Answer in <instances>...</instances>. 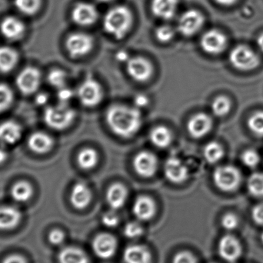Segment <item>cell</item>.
I'll return each instance as SVG.
<instances>
[{"mask_svg":"<svg viewBox=\"0 0 263 263\" xmlns=\"http://www.w3.org/2000/svg\"><path fill=\"white\" fill-rule=\"evenodd\" d=\"M106 120L111 130L117 136L129 138L140 129L142 117L136 107L124 105H114L107 109Z\"/></svg>","mask_w":263,"mask_h":263,"instance_id":"obj_1","label":"cell"},{"mask_svg":"<svg viewBox=\"0 0 263 263\" xmlns=\"http://www.w3.org/2000/svg\"><path fill=\"white\" fill-rule=\"evenodd\" d=\"M133 15L126 6H117L109 9L103 18V28L117 40H122L127 35L133 25Z\"/></svg>","mask_w":263,"mask_h":263,"instance_id":"obj_2","label":"cell"},{"mask_svg":"<svg viewBox=\"0 0 263 263\" xmlns=\"http://www.w3.org/2000/svg\"><path fill=\"white\" fill-rule=\"evenodd\" d=\"M75 110L69 104L59 103L55 106L46 107L43 114L45 123L51 129L57 131L67 129L76 119Z\"/></svg>","mask_w":263,"mask_h":263,"instance_id":"obj_3","label":"cell"},{"mask_svg":"<svg viewBox=\"0 0 263 263\" xmlns=\"http://www.w3.org/2000/svg\"><path fill=\"white\" fill-rule=\"evenodd\" d=\"M213 182L216 186L224 193H233L240 186L242 174L233 165H222L215 170Z\"/></svg>","mask_w":263,"mask_h":263,"instance_id":"obj_4","label":"cell"},{"mask_svg":"<svg viewBox=\"0 0 263 263\" xmlns=\"http://www.w3.org/2000/svg\"><path fill=\"white\" fill-rule=\"evenodd\" d=\"M229 59L233 67L242 72L254 70L260 64V59L257 54L253 49L243 45L235 47L230 52Z\"/></svg>","mask_w":263,"mask_h":263,"instance_id":"obj_5","label":"cell"},{"mask_svg":"<svg viewBox=\"0 0 263 263\" xmlns=\"http://www.w3.org/2000/svg\"><path fill=\"white\" fill-rule=\"evenodd\" d=\"M41 72L37 68L28 66L24 68L15 79V84L23 95L29 96L37 92L41 84Z\"/></svg>","mask_w":263,"mask_h":263,"instance_id":"obj_6","label":"cell"},{"mask_svg":"<svg viewBox=\"0 0 263 263\" xmlns=\"http://www.w3.org/2000/svg\"><path fill=\"white\" fill-rule=\"evenodd\" d=\"M79 100L86 107H94L103 100V90L97 80L87 78L79 86L77 91Z\"/></svg>","mask_w":263,"mask_h":263,"instance_id":"obj_7","label":"cell"},{"mask_svg":"<svg viewBox=\"0 0 263 263\" xmlns=\"http://www.w3.org/2000/svg\"><path fill=\"white\" fill-rule=\"evenodd\" d=\"M93 46L92 36L83 32H75L66 39V48L72 58H81L88 55Z\"/></svg>","mask_w":263,"mask_h":263,"instance_id":"obj_8","label":"cell"},{"mask_svg":"<svg viewBox=\"0 0 263 263\" xmlns=\"http://www.w3.org/2000/svg\"><path fill=\"white\" fill-rule=\"evenodd\" d=\"M218 253L223 260L233 263L240 259L243 253V247L240 240L236 236L226 235L219 240Z\"/></svg>","mask_w":263,"mask_h":263,"instance_id":"obj_9","label":"cell"},{"mask_svg":"<svg viewBox=\"0 0 263 263\" xmlns=\"http://www.w3.org/2000/svg\"><path fill=\"white\" fill-rule=\"evenodd\" d=\"M204 17L199 11L190 9L181 15L178 20V31L185 36L197 33L203 26Z\"/></svg>","mask_w":263,"mask_h":263,"instance_id":"obj_10","label":"cell"},{"mask_svg":"<svg viewBox=\"0 0 263 263\" xmlns=\"http://www.w3.org/2000/svg\"><path fill=\"white\" fill-rule=\"evenodd\" d=\"M200 44L201 47L206 53L219 55L227 49V38L220 31L211 29L203 34Z\"/></svg>","mask_w":263,"mask_h":263,"instance_id":"obj_11","label":"cell"},{"mask_svg":"<svg viewBox=\"0 0 263 263\" xmlns=\"http://www.w3.org/2000/svg\"><path fill=\"white\" fill-rule=\"evenodd\" d=\"M92 247L94 253L99 258L108 259L112 258L117 253L118 242L112 235L101 233L94 238Z\"/></svg>","mask_w":263,"mask_h":263,"instance_id":"obj_12","label":"cell"},{"mask_svg":"<svg viewBox=\"0 0 263 263\" xmlns=\"http://www.w3.org/2000/svg\"><path fill=\"white\" fill-rule=\"evenodd\" d=\"M126 64L128 74L135 81L139 83L146 82L153 75V66L149 61L142 57L130 58Z\"/></svg>","mask_w":263,"mask_h":263,"instance_id":"obj_13","label":"cell"},{"mask_svg":"<svg viewBox=\"0 0 263 263\" xmlns=\"http://www.w3.org/2000/svg\"><path fill=\"white\" fill-rule=\"evenodd\" d=\"M133 166L137 174L142 177H152L158 168L157 158L150 152H140L135 156Z\"/></svg>","mask_w":263,"mask_h":263,"instance_id":"obj_14","label":"cell"},{"mask_svg":"<svg viewBox=\"0 0 263 263\" xmlns=\"http://www.w3.org/2000/svg\"><path fill=\"white\" fill-rule=\"evenodd\" d=\"M165 177L173 183L180 184L187 180L189 170L184 162L176 156L167 159L164 167Z\"/></svg>","mask_w":263,"mask_h":263,"instance_id":"obj_15","label":"cell"},{"mask_svg":"<svg viewBox=\"0 0 263 263\" xmlns=\"http://www.w3.org/2000/svg\"><path fill=\"white\" fill-rule=\"evenodd\" d=\"M98 15L97 8L90 3H79L72 11V20L79 26H91L97 22Z\"/></svg>","mask_w":263,"mask_h":263,"instance_id":"obj_16","label":"cell"},{"mask_svg":"<svg viewBox=\"0 0 263 263\" xmlns=\"http://www.w3.org/2000/svg\"><path fill=\"white\" fill-rule=\"evenodd\" d=\"M213 128V120L205 114H197L193 116L187 124V129L190 136L196 139L206 136Z\"/></svg>","mask_w":263,"mask_h":263,"instance_id":"obj_17","label":"cell"},{"mask_svg":"<svg viewBox=\"0 0 263 263\" xmlns=\"http://www.w3.org/2000/svg\"><path fill=\"white\" fill-rule=\"evenodd\" d=\"M0 32L7 40L16 41L24 35L26 26L24 23L16 17H6L0 24Z\"/></svg>","mask_w":263,"mask_h":263,"instance_id":"obj_18","label":"cell"},{"mask_svg":"<svg viewBox=\"0 0 263 263\" xmlns=\"http://www.w3.org/2000/svg\"><path fill=\"white\" fill-rule=\"evenodd\" d=\"M27 145L32 153L45 155L53 148V139L44 132H35L29 136Z\"/></svg>","mask_w":263,"mask_h":263,"instance_id":"obj_19","label":"cell"},{"mask_svg":"<svg viewBox=\"0 0 263 263\" xmlns=\"http://www.w3.org/2000/svg\"><path fill=\"white\" fill-rule=\"evenodd\" d=\"M133 213L138 220H150L156 215V202L148 196H139L133 204Z\"/></svg>","mask_w":263,"mask_h":263,"instance_id":"obj_20","label":"cell"},{"mask_svg":"<svg viewBox=\"0 0 263 263\" xmlns=\"http://www.w3.org/2000/svg\"><path fill=\"white\" fill-rule=\"evenodd\" d=\"M22 213L18 209L10 205L0 206V230L9 231L16 228L22 220Z\"/></svg>","mask_w":263,"mask_h":263,"instance_id":"obj_21","label":"cell"},{"mask_svg":"<svg viewBox=\"0 0 263 263\" xmlns=\"http://www.w3.org/2000/svg\"><path fill=\"white\" fill-rule=\"evenodd\" d=\"M23 135V129L18 123L12 120L0 123V142L5 145L17 143Z\"/></svg>","mask_w":263,"mask_h":263,"instance_id":"obj_22","label":"cell"},{"mask_svg":"<svg viewBox=\"0 0 263 263\" xmlns=\"http://www.w3.org/2000/svg\"><path fill=\"white\" fill-rule=\"evenodd\" d=\"M92 193L86 184L78 182L72 187L70 194V202L77 210H84L90 203Z\"/></svg>","mask_w":263,"mask_h":263,"instance_id":"obj_23","label":"cell"},{"mask_svg":"<svg viewBox=\"0 0 263 263\" xmlns=\"http://www.w3.org/2000/svg\"><path fill=\"white\" fill-rule=\"evenodd\" d=\"M123 259L126 263H152V253L145 246L131 245L125 249Z\"/></svg>","mask_w":263,"mask_h":263,"instance_id":"obj_24","label":"cell"},{"mask_svg":"<svg viewBox=\"0 0 263 263\" xmlns=\"http://www.w3.org/2000/svg\"><path fill=\"white\" fill-rule=\"evenodd\" d=\"M178 4L179 0H152V12L158 18L170 20L176 14Z\"/></svg>","mask_w":263,"mask_h":263,"instance_id":"obj_25","label":"cell"},{"mask_svg":"<svg viewBox=\"0 0 263 263\" xmlns=\"http://www.w3.org/2000/svg\"><path fill=\"white\" fill-rule=\"evenodd\" d=\"M127 190L120 183L111 185L106 193V200L109 206L114 210H120L124 206L127 200Z\"/></svg>","mask_w":263,"mask_h":263,"instance_id":"obj_26","label":"cell"},{"mask_svg":"<svg viewBox=\"0 0 263 263\" xmlns=\"http://www.w3.org/2000/svg\"><path fill=\"white\" fill-rule=\"evenodd\" d=\"M59 263H89L87 255L81 249L65 247L58 255Z\"/></svg>","mask_w":263,"mask_h":263,"instance_id":"obj_27","label":"cell"},{"mask_svg":"<svg viewBox=\"0 0 263 263\" xmlns=\"http://www.w3.org/2000/svg\"><path fill=\"white\" fill-rule=\"evenodd\" d=\"M18 62V54L9 46L0 47V72L8 73L15 69Z\"/></svg>","mask_w":263,"mask_h":263,"instance_id":"obj_28","label":"cell"},{"mask_svg":"<svg viewBox=\"0 0 263 263\" xmlns=\"http://www.w3.org/2000/svg\"><path fill=\"white\" fill-rule=\"evenodd\" d=\"M10 194L15 202H26L30 200L33 196V187L27 181H18L12 185Z\"/></svg>","mask_w":263,"mask_h":263,"instance_id":"obj_29","label":"cell"},{"mask_svg":"<svg viewBox=\"0 0 263 263\" xmlns=\"http://www.w3.org/2000/svg\"><path fill=\"white\" fill-rule=\"evenodd\" d=\"M149 139L152 143L158 148H164L171 143L173 136L171 132L165 126H156L150 132Z\"/></svg>","mask_w":263,"mask_h":263,"instance_id":"obj_30","label":"cell"},{"mask_svg":"<svg viewBox=\"0 0 263 263\" xmlns=\"http://www.w3.org/2000/svg\"><path fill=\"white\" fill-rule=\"evenodd\" d=\"M98 153L92 148H83L77 156L79 166L85 170L93 168L98 163Z\"/></svg>","mask_w":263,"mask_h":263,"instance_id":"obj_31","label":"cell"},{"mask_svg":"<svg viewBox=\"0 0 263 263\" xmlns=\"http://www.w3.org/2000/svg\"><path fill=\"white\" fill-rule=\"evenodd\" d=\"M225 151L220 143L216 141L209 142L203 150L205 160L210 164L217 163L223 158Z\"/></svg>","mask_w":263,"mask_h":263,"instance_id":"obj_32","label":"cell"},{"mask_svg":"<svg viewBox=\"0 0 263 263\" xmlns=\"http://www.w3.org/2000/svg\"><path fill=\"white\" fill-rule=\"evenodd\" d=\"M247 190L253 197L263 199V173H255L249 177Z\"/></svg>","mask_w":263,"mask_h":263,"instance_id":"obj_33","label":"cell"},{"mask_svg":"<svg viewBox=\"0 0 263 263\" xmlns=\"http://www.w3.org/2000/svg\"><path fill=\"white\" fill-rule=\"evenodd\" d=\"M213 114L218 117H224L230 114L232 109V103L228 97L220 96L213 100L211 106Z\"/></svg>","mask_w":263,"mask_h":263,"instance_id":"obj_34","label":"cell"},{"mask_svg":"<svg viewBox=\"0 0 263 263\" xmlns=\"http://www.w3.org/2000/svg\"><path fill=\"white\" fill-rule=\"evenodd\" d=\"M47 80L51 86L60 89L66 86L67 75L63 69L55 68V69H52L49 71L47 76Z\"/></svg>","mask_w":263,"mask_h":263,"instance_id":"obj_35","label":"cell"},{"mask_svg":"<svg viewBox=\"0 0 263 263\" xmlns=\"http://www.w3.org/2000/svg\"><path fill=\"white\" fill-rule=\"evenodd\" d=\"M247 126L252 133L257 137H263V111H256L250 116Z\"/></svg>","mask_w":263,"mask_h":263,"instance_id":"obj_36","label":"cell"},{"mask_svg":"<svg viewBox=\"0 0 263 263\" xmlns=\"http://www.w3.org/2000/svg\"><path fill=\"white\" fill-rule=\"evenodd\" d=\"M15 7L25 15H32L40 10L41 0H15Z\"/></svg>","mask_w":263,"mask_h":263,"instance_id":"obj_37","label":"cell"},{"mask_svg":"<svg viewBox=\"0 0 263 263\" xmlns=\"http://www.w3.org/2000/svg\"><path fill=\"white\" fill-rule=\"evenodd\" d=\"M14 102V94L7 85L0 83V114L7 111Z\"/></svg>","mask_w":263,"mask_h":263,"instance_id":"obj_38","label":"cell"},{"mask_svg":"<svg viewBox=\"0 0 263 263\" xmlns=\"http://www.w3.org/2000/svg\"><path fill=\"white\" fill-rule=\"evenodd\" d=\"M241 160H242V164L247 168H254L260 162V156L256 150L249 148L242 153V156H241Z\"/></svg>","mask_w":263,"mask_h":263,"instance_id":"obj_39","label":"cell"},{"mask_svg":"<svg viewBox=\"0 0 263 263\" xmlns=\"http://www.w3.org/2000/svg\"><path fill=\"white\" fill-rule=\"evenodd\" d=\"M156 39L161 43H168L173 40L175 35V30L172 26L168 25H162L156 29Z\"/></svg>","mask_w":263,"mask_h":263,"instance_id":"obj_40","label":"cell"},{"mask_svg":"<svg viewBox=\"0 0 263 263\" xmlns=\"http://www.w3.org/2000/svg\"><path fill=\"white\" fill-rule=\"evenodd\" d=\"M239 219L237 215L233 213H228L222 216L221 219V225L224 230L227 231H233L239 226Z\"/></svg>","mask_w":263,"mask_h":263,"instance_id":"obj_41","label":"cell"},{"mask_svg":"<svg viewBox=\"0 0 263 263\" xmlns=\"http://www.w3.org/2000/svg\"><path fill=\"white\" fill-rule=\"evenodd\" d=\"M123 233L129 239H137L143 233V228L139 222H129L125 226Z\"/></svg>","mask_w":263,"mask_h":263,"instance_id":"obj_42","label":"cell"},{"mask_svg":"<svg viewBox=\"0 0 263 263\" xmlns=\"http://www.w3.org/2000/svg\"><path fill=\"white\" fill-rule=\"evenodd\" d=\"M102 222L108 228H115L120 223V217L115 210H112V211L106 212L103 214Z\"/></svg>","mask_w":263,"mask_h":263,"instance_id":"obj_43","label":"cell"},{"mask_svg":"<svg viewBox=\"0 0 263 263\" xmlns=\"http://www.w3.org/2000/svg\"><path fill=\"white\" fill-rule=\"evenodd\" d=\"M173 263H198L196 258L187 251L178 253L173 258Z\"/></svg>","mask_w":263,"mask_h":263,"instance_id":"obj_44","label":"cell"},{"mask_svg":"<svg viewBox=\"0 0 263 263\" xmlns=\"http://www.w3.org/2000/svg\"><path fill=\"white\" fill-rule=\"evenodd\" d=\"M73 96V91L68 88L67 86L58 89V92H57V99H58L59 102L60 103H65V104H69V102L72 100Z\"/></svg>","mask_w":263,"mask_h":263,"instance_id":"obj_45","label":"cell"},{"mask_svg":"<svg viewBox=\"0 0 263 263\" xmlns=\"http://www.w3.org/2000/svg\"><path fill=\"white\" fill-rule=\"evenodd\" d=\"M252 219L256 225L263 227V202L257 204L251 211Z\"/></svg>","mask_w":263,"mask_h":263,"instance_id":"obj_46","label":"cell"},{"mask_svg":"<svg viewBox=\"0 0 263 263\" xmlns=\"http://www.w3.org/2000/svg\"><path fill=\"white\" fill-rule=\"evenodd\" d=\"M48 239L52 245L60 246L64 242L65 234L62 230H53L49 233Z\"/></svg>","mask_w":263,"mask_h":263,"instance_id":"obj_47","label":"cell"},{"mask_svg":"<svg viewBox=\"0 0 263 263\" xmlns=\"http://www.w3.org/2000/svg\"><path fill=\"white\" fill-rule=\"evenodd\" d=\"M134 104L137 109L145 107L148 104V99L144 94H138L134 98Z\"/></svg>","mask_w":263,"mask_h":263,"instance_id":"obj_48","label":"cell"},{"mask_svg":"<svg viewBox=\"0 0 263 263\" xmlns=\"http://www.w3.org/2000/svg\"><path fill=\"white\" fill-rule=\"evenodd\" d=\"M2 263H27L23 256L18 254H12L6 256Z\"/></svg>","mask_w":263,"mask_h":263,"instance_id":"obj_49","label":"cell"},{"mask_svg":"<svg viewBox=\"0 0 263 263\" xmlns=\"http://www.w3.org/2000/svg\"><path fill=\"white\" fill-rule=\"evenodd\" d=\"M49 101V95L46 92H39L35 98L36 105L40 106H45Z\"/></svg>","mask_w":263,"mask_h":263,"instance_id":"obj_50","label":"cell"},{"mask_svg":"<svg viewBox=\"0 0 263 263\" xmlns=\"http://www.w3.org/2000/svg\"><path fill=\"white\" fill-rule=\"evenodd\" d=\"M117 59L118 61L122 62V63H127L130 58H129L127 52L125 51H120L117 54Z\"/></svg>","mask_w":263,"mask_h":263,"instance_id":"obj_51","label":"cell"},{"mask_svg":"<svg viewBox=\"0 0 263 263\" xmlns=\"http://www.w3.org/2000/svg\"><path fill=\"white\" fill-rule=\"evenodd\" d=\"M8 159V153L4 148H0V165L4 163Z\"/></svg>","mask_w":263,"mask_h":263,"instance_id":"obj_52","label":"cell"},{"mask_svg":"<svg viewBox=\"0 0 263 263\" xmlns=\"http://www.w3.org/2000/svg\"><path fill=\"white\" fill-rule=\"evenodd\" d=\"M215 1L222 6H229L235 4L238 0H215Z\"/></svg>","mask_w":263,"mask_h":263,"instance_id":"obj_53","label":"cell"},{"mask_svg":"<svg viewBox=\"0 0 263 263\" xmlns=\"http://www.w3.org/2000/svg\"><path fill=\"white\" fill-rule=\"evenodd\" d=\"M257 46L261 52H263V33L261 34L257 39Z\"/></svg>","mask_w":263,"mask_h":263,"instance_id":"obj_54","label":"cell"},{"mask_svg":"<svg viewBox=\"0 0 263 263\" xmlns=\"http://www.w3.org/2000/svg\"><path fill=\"white\" fill-rule=\"evenodd\" d=\"M99 2H102V3H109V2L112 1V0H97Z\"/></svg>","mask_w":263,"mask_h":263,"instance_id":"obj_55","label":"cell"},{"mask_svg":"<svg viewBox=\"0 0 263 263\" xmlns=\"http://www.w3.org/2000/svg\"><path fill=\"white\" fill-rule=\"evenodd\" d=\"M260 240H261V242H262V244L263 245V231H262V233H261V235H260Z\"/></svg>","mask_w":263,"mask_h":263,"instance_id":"obj_56","label":"cell"},{"mask_svg":"<svg viewBox=\"0 0 263 263\" xmlns=\"http://www.w3.org/2000/svg\"><path fill=\"white\" fill-rule=\"evenodd\" d=\"M213 263H215V262H213Z\"/></svg>","mask_w":263,"mask_h":263,"instance_id":"obj_57","label":"cell"}]
</instances>
